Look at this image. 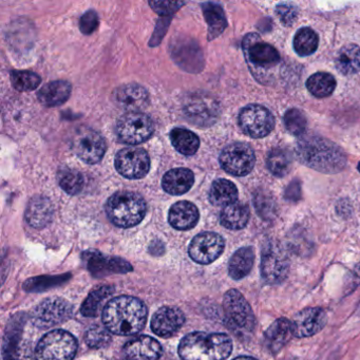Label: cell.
I'll return each mask as SVG.
<instances>
[{"label": "cell", "instance_id": "cell-1", "mask_svg": "<svg viewBox=\"0 0 360 360\" xmlns=\"http://www.w3.org/2000/svg\"><path fill=\"white\" fill-rule=\"evenodd\" d=\"M146 305L136 297L120 296L105 305L103 322L113 334L130 336L138 334L147 321Z\"/></svg>", "mask_w": 360, "mask_h": 360}, {"label": "cell", "instance_id": "cell-2", "mask_svg": "<svg viewBox=\"0 0 360 360\" xmlns=\"http://www.w3.org/2000/svg\"><path fill=\"white\" fill-rule=\"evenodd\" d=\"M295 150L303 165L323 174H337L347 165V155L342 149L321 136H302Z\"/></svg>", "mask_w": 360, "mask_h": 360}, {"label": "cell", "instance_id": "cell-3", "mask_svg": "<svg viewBox=\"0 0 360 360\" xmlns=\"http://www.w3.org/2000/svg\"><path fill=\"white\" fill-rule=\"evenodd\" d=\"M231 351L233 341L223 333H191L179 345L183 360H225Z\"/></svg>", "mask_w": 360, "mask_h": 360}, {"label": "cell", "instance_id": "cell-4", "mask_svg": "<svg viewBox=\"0 0 360 360\" xmlns=\"http://www.w3.org/2000/svg\"><path fill=\"white\" fill-rule=\"evenodd\" d=\"M106 212L115 226L130 229L142 222L146 214V203L138 193L121 191L107 201Z\"/></svg>", "mask_w": 360, "mask_h": 360}, {"label": "cell", "instance_id": "cell-5", "mask_svg": "<svg viewBox=\"0 0 360 360\" xmlns=\"http://www.w3.org/2000/svg\"><path fill=\"white\" fill-rule=\"evenodd\" d=\"M290 260L278 241H267L261 252V277L267 284H280L288 278Z\"/></svg>", "mask_w": 360, "mask_h": 360}, {"label": "cell", "instance_id": "cell-6", "mask_svg": "<svg viewBox=\"0 0 360 360\" xmlns=\"http://www.w3.org/2000/svg\"><path fill=\"white\" fill-rule=\"evenodd\" d=\"M225 321L231 330L238 333H252L256 318L250 303L238 290H229L223 299Z\"/></svg>", "mask_w": 360, "mask_h": 360}, {"label": "cell", "instance_id": "cell-7", "mask_svg": "<svg viewBox=\"0 0 360 360\" xmlns=\"http://www.w3.org/2000/svg\"><path fill=\"white\" fill-rule=\"evenodd\" d=\"M77 351V341L64 330H54L39 341L35 351L37 360H73Z\"/></svg>", "mask_w": 360, "mask_h": 360}, {"label": "cell", "instance_id": "cell-8", "mask_svg": "<svg viewBox=\"0 0 360 360\" xmlns=\"http://www.w3.org/2000/svg\"><path fill=\"white\" fill-rule=\"evenodd\" d=\"M220 104L218 101L205 92H193L187 96L183 103V113L193 125L210 127L220 117Z\"/></svg>", "mask_w": 360, "mask_h": 360}, {"label": "cell", "instance_id": "cell-9", "mask_svg": "<svg viewBox=\"0 0 360 360\" xmlns=\"http://www.w3.org/2000/svg\"><path fill=\"white\" fill-rule=\"evenodd\" d=\"M153 120L143 112L126 113L117 122V138L125 144H142L153 136Z\"/></svg>", "mask_w": 360, "mask_h": 360}, {"label": "cell", "instance_id": "cell-10", "mask_svg": "<svg viewBox=\"0 0 360 360\" xmlns=\"http://www.w3.org/2000/svg\"><path fill=\"white\" fill-rule=\"evenodd\" d=\"M239 125L246 136L254 139L264 138L273 131L275 117L269 109L261 105H248L240 112Z\"/></svg>", "mask_w": 360, "mask_h": 360}, {"label": "cell", "instance_id": "cell-11", "mask_svg": "<svg viewBox=\"0 0 360 360\" xmlns=\"http://www.w3.org/2000/svg\"><path fill=\"white\" fill-rule=\"evenodd\" d=\"M221 167L231 176H244L250 174L256 163L254 150L245 143H233L223 149L220 155Z\"/></svg>", "mask_w": 360, "mask_h": 360}, {"label": "cell", "instance_id": "cell-12", "mask_svg": "<svg viewBox=\"0 0 360 360\" xmlns=\"http://www.w3.org/2000/svg\"><path fill=\"white\" fill-rule=\"evenodd\" d=\"M72 149L82 161L94 165L102 161L107 145L105 139L98 131L83 127L73 136Z\"/></svg>", "mask_w": 360, "mask_h": 360}, {"label": "cell", "instance_id": "cell-13", "mask_svg": "<svg viewBox=\"0 0 360 360\" xmlns=\"http://www.w3.org/2000/svg\"><path fill=\"white\" fill-rule=\"evenodd\" d=\"M72 311V305L68 301L60 297H52L41 301L35 307L32 314L33 321L39 328H51L67 321Z\"/></svg>", "mask_w": 360, "mask_h": 360}, {"label": "cell", "instance_id": "cell-14", "mask_svg": "<svg viewBox=\"0 0 360 360\" xmlns=\"http://www.w3.org/2000/svg\"><path fill=\"white\" fill-rule=\"evenodd\" d=\"M243 51L250 69L274 68L280 62L277 50L269 44L263 43L258 35L252 33L243 39Z\"/></svg>", "mask_w": 360, "mask_h": 360}, {"label": "cell", "instance_id": "cell-15", "mask_svg": "<svg viewBox=\"0 0 360 360\" xmlns=\"http://www.w3.org/2000/svg\"><path fill=\"white\" fill-rule=\"evenodd\" d=\"M115 165L124 178L142 179L150 169V159L144 149L130 147L117 153Z\"/></svg>", "mask_w": 360, "mask_h": 360}, {"label": "cell", "instance_id": "cell-16", "mask_svg": "<svg viewBox=\"0 0 360 360\" xmlns=\"http://www.w3.org/2000/svg\"><path fill=\"white\" fill-rule=\"evenodd\" d=\"M225 241L216 233H202L195 236L189 245L191 258L199 264H210L224 252Z\"/></svg>", "mask_w": 360, "mask_h": 360}, {"label": "cell", "instance_id": "cell-17", "mask_svg": "<svg viewBox=\"0 0 360 360\" xmlns=\"http://www.w3.org/2000/svg\"><path fill=\"white\" fill-rule=\"evenodd\" d=\"M290 321L294 337L307 338L323 330L328 315L321 307H307L297 313Z\"/></svg>", "mask_w": 360, "mask_h": 360}, {"label": "cell", "instance_id": "cell-18", "mask_svg": "<svg viewBox=\"0 0 360 360\" xmlns=\"http://www.w3.org/2000/svg\"><path fill=\"white\" fill-rule=\"evenodd\" d=\"M185 322V315L180 309L163 307L158 309L151 320V330L158 336L167 337L176 334Z\"/></svg>", "mask_w": 360, "mask_h": 360}, {"label": "cell", "instance_id": "cell-19", "mask_svg": "<svg viewBox=\"0 0 360 360\" xmlns=\"http://www.w3.org/2000/svg\"><path fill=\"white\" fill-rule=\"evenodd\" d=\"M84 260L94 276H106L108 274H125L132 271L127 261L120 258H109L98 252L84 254Z\"/></svg>", "mask_w": 360, "mask_h": 360}, {"label": "cell", "instance_id": "cell-20", "mask_svg": "<svg viewBox=\"0 0 360 360\" xmlns=\"http://www.w3.org/2000/svg\"><path fill=\"white\" fill-rule=\"evenodd\" d=\"M123 353L127 360H158L162 347L153 337L140 336L126 343Z\"/></svg>", "mask_w": 360, "mask_h": 360}, {"label": "cell", "instance_id": "cell-21", "mask_svg": "<svg viewBox=\"0 0 360 360\" xmlns=\"http://www.w3.org/2000/svg\"><path fill=\"white\" fill-rule=\"evenodd\" d=\"M115 100L122 108L130 112H139L149 103L148 91L140 85H125L115 91Z\"/></svg>", "mask_w": 360, "mask_h": 360}, {"label": "cell", "instance_id": "cell-22", "mask_svg": "<svg viewBox=\"0 0 360 360\" xmlns=\"http://www.w3.org/2000/svg\"><path fill=\"white\" fill-rule=\"evenodd\" d=\"M200 214L197 206L188 201H180L174 204L168 214L169 224L179 231L193 229L199 221Z\"/></svg>", "mask_w": 360, "mask_h": 360}, {"label": "cell", "instance_id": "cell-23", "mask_svg": "<svg viewBox=\"0 0 360 360\" xmlns=\"http://www.w3.org/2000/svg\"><path fill=\"white\" fill-rule=\"evenodd\" d=\"M53 205L47 197L37 195L31 199L26 210V220L34 229H44L51 222Z\"/></svg>", "mask_w": 360, "mask_h": 360}, {"label": "cell", "instance_id": "cell-24", "mask_svg": "<svg viewBox=\"0 0 360 360\" xmlns=\"http://www.w3.org/2000/svg\"><path fill=\"white\" fill-rule=\"evenodd\" d=\"M195 183V176L186 168H176L166 172L162 180L164 191L169 195H181L186 193Z\"/></svg>", "mask_w": 360, "mask_h": 360}, {"label": "cell", "instance_id": "cell-25", "mask_svg": "<svg viewBox=\"0 0 360 360\" xmlns=\"http://www.w3.org/2000/svg\"><path fill=\"white\" fill-rule=\"evenodd\" d=\"M267 347L273 353H278L294 337L292 321L286 318L275 320L264 333Z\"/></svg>", "mask_w": 360, "mask_h": 360}, {"label": "cell", "instance_id": "cell-26", "mask_svg": "<svg viewBox=\"0 0 360 360\" xmlns=\"http://www.w3.org/2000/svg\"><path fill=\"white\" fill-rule=\"evenodd\" d=\"M70 94L71 85L68 82L56 81L44 86L37 94V98L44 106L56 107L65 104Z\"/></svg>", "mask_w": 360, "mask_h": 360}, {"label": "cell", "instance_id": "cell-27", "mask_svg": "<svg viewBox=\"0 0 360 360\" xmlns=\"http://www.w3.org/2000/svg\"><path fill=\"white\" fill-rule=\"evenodd\" d=\"M255 263L252 248H241L231 256L229 262V274L233 280H241L252 271Z\"/></svg>", "mask_w": 360, "mask_h": 360}, {"label": "cell", "instance_id": "cell-28", "mask_svg": "<svg viewBox=\"0 0 360 360\" xmlns=\"http://www.w3.org/2000/svg\"><path fill=\"white\" fill-rule=\"evenodd\" d=\"M250 221V210L243 203L231 204L223 208L220 214V222L225 229L239 231L244 229Z\"/></svg>", "mask_w": 360, "mask_h": 360}, {"label": "cell", "instance_id": "cell-29", "mask_svg": "<svg viewBox=\"0 0 360 360\" xmlns=\"http://www.w3.org/2000/svg\"><path fill=\"white\" fill-rule=\"evenodd\" d=\"M337 70L345 75H353L360 71V48L347 45L341 48L335 58Z\"/></svg>", "mask_w": 360, "mask_h": 360}, {"label": "cell", "instance_id": "cell-30", "mask_svg": "<svg viewBox=\"0 0 360 360\" xmlns=\"http://www.w3.org/2000/svg\"><path fill=\"white\" fill-rule=\"evenodd\" d=\"M238 189L231 181L219 179L212 183L210 191V201L214 206H226L236 203Z\"/></svg>", "mask_w": 360, "mask_h": 360}, {"label": "cell", "instance_id": "cell-31", "mask_svg": "<svg viewBox=\"0 0 360 360\" xmlns=\"http://www.w3.org/2000/svg\"><path fill=\"white\" fill-rule=\"evenodd\" d=\"M202 10L208 25V41H212L226 29L227 20L224 11L220 5L214 3L203 4Z\"/></svg>", "mask_w": 360, "mask_h": 360}, {"label": "cell", "instance_id": "cell-32", "mask_svg": "<svg viewBox=\"0 0 360 360\" xmlns=\"http://www.w3.org/2000/svg\"><path fill=\"white\" fill-rule=\"evenodd\" d=\"M170 141L174 148L184 155H193L200 147L197 134L185 128H174L170 132Z\"/></svg>", "mask_w": 360, "mask_h": 360}, {"label": "cell", "instance_id": "cell-33", "mask_svg": "<svg viewBox=\"0 0 360 360\" xmlns=\"http://www.w3.org/2000/svg\"><path fill=\"white\" fill-rule=\"evenodd\" d=\"M22 319L24 318L15 316L12 318L10 323H8L5 338H4V358L5 360L15 359L18 342L22 336V323H24Z\"/></svg>", "mask_w": 360, "mask_h": 360}, {"label": "cell", "instance_id": "cell-34", "mask_svg": "<svg viewBox=\"0 0 360 360\" xmlns=\"http://www.w3.org/2000/svg\"><path fill=\"white\" fill-rule=\"evenodd\" d=\"M292 158L290 151L284 148H274L269 151L266 158V165L274 176H286L292 168Z\"/></svg>", "mask_w": 360, "mask_h": 360}, {"label": "cell", "instance_id": "cell-35", "mask_svg": "<svg viewBox=\"0 0 360 360\" xmlns=\"http://www.w3.org/2000/svg\"><path fill=\"white\" fill-rule=\"evenodd\" d=\"M309 91L316 98L330 96L336 88V81L330 73L318 72L311 75L307 82Z\"/></svg>", "mask_w": 360, "mask_h": 360}, {"label": "cell", "instance_id": "cell-36", "mask_svg": "<svg viewBox=\"0 0 360 360\" xmlns=\"http://www.w3.org/2000/svg\"><path fill=\"white\" fill-rule=\"evenodd\" d=\"M113 290L115 288L109 285L100 286V288L92 290L82 305V315L86 316V317H96L100 311L101 305L104 302L105 299L108 298L112 294Z\"/></svg>", "mask_w": 360, "mask_h": 360}, {"label": "cell", "instance_id": "cell-37", "mask_svg": "<svg viewBox=\"0 0 360 360\" xmlns=\"http://www.w3.org/2000/svg\"><path fill=\"white\" fill-rule=\"evenodd\" d=\"M318 48V35L309 28H302L296 33L294 49L300 56H309Z\"/></svg>", "mask_w": 360, "mask_h": 360}, {"label": "cell", "instance_id": "cell-38", "mask_svg": "<svg viewBox=\"0 0 360 360\" xmlns=\"http://www.w3.org/2000/svg\"><path fill=\"white\" fill-rule=\"evenodd\" d=\"M58 184L65 193L77 195L84 187V176L75 169H63L58 172Z\"/></svg>", "mask_w": 360, "mask_h": 360}, {"label": "cell", "instance_id": "cell-39", "mask_svg": "<svg viewBox=\"0 0 360 360\" xmlns=\"http://www.w3.org/2000/svg\"><path fill=\"white\" fill-rule=\"evenodd\" d=\"M11 83L18 91H33L41 85V79L39 75L30 71H11Z\"/></svg>", "mask_w": 360, "mask_h": 360}, {"label": "cell", "instance_id": "cell-40", "mask_svg": "<svg viewBox=\"0 0 360 360\" xmlns=\"http://www.w3.org/2000/svg\"><path fill=\"white\" fill-rule=\"evenodd\" d=\"M254 206L261 218L271 220L277 212L275 199L264 191H258L254 195Z\"/></svg>", "mask_w": 360, "mask_h": 360}, {"label": "cell", "instance_id": "cell-41", "mask_svg": "<svg viewBox=\"0 0 360 360\" xmlns=\"http://www.w3.org/2000/svg\"><path fill=\"white\" fill-rule=\"evenodd\" d=\"M283 121L286 129L294 136H302L307 129V117L303 115L302 111L298 110V109L292 108L286 111Z\"/></svg>", "mask_w": 360, "mask_h": 360}, {"label": "cell", "instance_id": "cell-42", "mask_svg": "<svg viewBox=\"0 0 360 360\" xmlns=\"http://www.w3.org/2000/svg\"><path fill=\"white\" fill-rule=\"evenodd\" d=\"M86 343L92 349H102L110 343V330L105 326H94L85 334Z\"/></svg>", "mask_w": 360, "mask_h": 360}, {"label": "cell", "instance_id": "cell-43", "mask_svg": "<svg viewBox=\"0 0 360 360\" xmlns=\"http://www.w3.org/2000/svg\"><path fill=\"white\" fill-rule=\"evenodd\" d=\"M276 13H277L280 22L286 27L292 26L298 18V9H297L296 6L290 3L278 5L276 8Z\"/></svg>", "mask_w": 360, "mask_h": 360}, {"label": "cell", "instance_id": "cell-44", "mask_svg": "<svg viewBox=\"0 0 360 360\" xmlns=\"http://www.w3.org/2000/svg\"><path fill=\"white\" fill-rule=\"evenodd\" d=\"M98 25H100V18L94 10L86 12L79 20V29L85 35L92 34L98 28Z\"/></svg>", "mask_w": 360, "mask_h": 360}, {"label": "cell", "instance_id": "cell-45", "mask_svg": "<svg viewBox=\"0 0 360 360\" xmlns=\"http://www.w3.org/2000/svg\"><path fill=\"white\" fill-rule=\"evenodd\" d=\"M149 5L151 6L153 10L160 15L170 16L178 11L185 3H176V1H150Z\"/></svg>", "mask_w": 360, "mask_h": 360}, {"label": "cell", "instance_id": "cell-46", "mask_svg": "<svg viewBox=\"0 0 360 360\" xmlns=\"http://www.w3.org/2000/svg\"><path fill=\"white\" fill-rule=\"evenodd\" d=\"M68 279L67 276L65 277H48L47 281L41 282L39 280H37V278H33V279L29 280V281L25 282V288H27L28 290H45L47 288H52V286L58 285L60 283V280H66Z\"/></svg>", "mask_w": 360, "mask_h": 360}, {"label": "cell", "instance_id": "cell-47", "mask_svg": "<svg viewBox=\"0 0 360 360\" xmlns=\"http://www.w3.org/2000/svg\"><path fill=\"white\" fill-rule=\"evenodd\" d=\"M360 285V261L356 264V266L354 267L353 271H351V275H349V280L347 281V284H345V296L347 295L352 294L358 286Z\"/></svg>", "mask_w": 360, "mask_h": 360}, {"label": "cell", "instance_id": "cell-48", "mask_svg": "<svg viewBox=\"0 0 360 360\" xmlns=\"http://www.w3.org/2000/svg\"><path fill=\"white\" fill-rule=\"evenodd\" d=\"M233 360H257L256 358L250 357V356H241V357H237Z\"/></svg>", "mask_w": 360, "mask_h": 360}, {"label": "cell", "instance_id": "cell-49", "mask_svg": "<svg viewBox=\"0 0 360 360\" xmlns=\"http://www.w3.org/2000/svg\"><path fill=\"white\" fill-rule=\"evenodd\" d=\"M357 314H359V315H360V303H359V304H358V307H357Z\"/></svg>", "mask_w": 360, "mask_h": 360}, {"label": "cell", "instance_id": "cell-50", "mask_svg": "<svg viewBox=\"0 0 360 360\" xmlns=\"http://www.w3.org/2000/svg\"><path fill=\"white\" fill-rule=\"evenodd\" d=\"M358 172H360V163H359V164H358Z\"/></svg>", "mask_w": 360, "mask_h": 360}]
</instances>
